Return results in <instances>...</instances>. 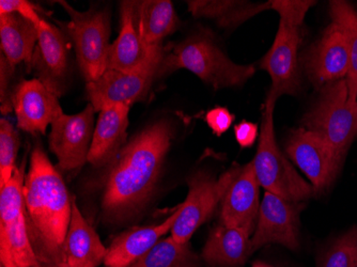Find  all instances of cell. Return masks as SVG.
Masks as SVG:
<instances>
[{
  "label": "cell",
  "instance_id": "obj_2",
  "mask_svg": "<svg viewBox=\"0 0 357 267\" xmlns=\"http://www.w3.org/2000/svg\"><path fill=\"white\" fill-rule=\"evenodd\" d=\"M25 216L32 247L42 267H66L64 243L73 199L45 152L35 146L26 174Z\"/></svg>",
  "mask_w": 357,
  "mask_h": 267
},
{
  "label": "cell",
  "instance_id": "obj_18",
  "mask_svg": "<svg viewBox=\"0 0 357 267\" xmlns=\"http://www.w3.org/2000/svg\"><path fill=\"white\" fill-rule=\"evenodd\" d=\"M182 204L163 222L155 226L133 227L116 236L107 248L106 267H132L172 231Z\"/></svg>",
  "mask_w": 357,
  "mask_h": 267
},
{
  "label": "cell",
  "instance_id": "obj_5",
  "mask_svg": "<svg viewBox=\"0 0 357 267\" xmlns=\"http://www.w3.org/2000/svg\"><path fill=\"white\" fill-rule=\"evenodd\" d=\"M302 128L326 140L344 165L357 136V103L349 100L346 78L321 88L318 98L303 118Z\"/></svg>",
  "mask_w": 357,
  "mask_h": 267
},
{
  "label": "cell",
  "instance_id": "obj_12",
  "mask_svg": "<svg viewBox=\"0 0 357 267\" xmlns=\"http://www.w3.org/2000/svg\"><path fill=\"white\" fill-rule=\"evenodd\" d=\"M300 44V28L280 22L274 42L260 63V68L272 80L266 98L278 101L282 96L298 94L301 88L298 55Z\"/></svg>",
  "mask_w": 357,
  "mask_h": 267
},
{
  "label": "cell",
  "instance_id": "obj_27",
  "mask_svg": "<svg viewBox=\"0 0 357 267\" xmlns=\"http://www.w3.org/2000/svg\"><path fill=\"white\" fill-rule=\"evenodd\" d=\"M202 260L190 248L172 236L160 240L144 258L132 267H202Z\"/></svg>",
  "mask_w": 357,
  "mask_h": 267
},
{
  "label": "cell",
  "instance_id": "obj_16",
  "mask_svg": "<svg viewBox=\"0 0 357 267\" xmlns=\"http://www.w3.org/2000/svg\"><path fill=\"white\" fill-rule=\"evenodd\" d=\"M31 69L38 79L56 96L60 98L64 93L69 73L67 40L61 30L45 20L39 25V39Z\"/></svg>",
  "mask_w": 357,
  "mask_h": 267
},
{
  "label": "cell",
  "instance_id": "obj_24",
  "mask_svg": "<svg viewBox=\"0 0 357 267\" xmlns=\"http://www.w3.org/2000/svg\"><path fill=\"white\" fill-rule=\"evenodd\" d=\"M135 21L140 38L149 47H162L163 41L174 33L178 19L169 0L136 1Z\"/></svg>",
  "mask_w": 357,
  "mask_h": 267
},
{
  "label": "cell",
  "instance_id": "obj_36",
  "mask_svg": "<svg viewBox=\"0 0 357 267\" xmlns=\"http://www.w3.org/2000/svg\"><path fill=\"white\" fill-rule=\"evenodd\" d=\"M252 267H278L268 261L258 260L252 262Z\"/></svg>",
  "mask_w": 357,
  "mask_h": 267
},
{
  "label": "cell",
  "instance_id": "obj_22",
  "mask_svg": "<svg viewBox=\"0 0 357 267\" xmlns=\"http://www.w3.org/2000/svg\"><path fill=\"white\" fill-rule=\"evenodd\" d=\"M38 39L39 26L24 19L19 14H0L1 51L14 69L22 62L31 69Z\"/></svg>",
  "mask_w": 357,
  "mask_h": 267
},
{
  "label": "cell",
  "instance_id": "obj_17",
  "mask_svg": "<svg viewBox=\"0 0 357 267\" xmlns=\"http://www.w3.org/2000/svg\"><path fill=\"white\" fill-rule=\"evenodd\" d=\"M259 188L260 184L255 174L254 165L252 162H248L241 168L220 202V222L242 229L252 236L261 204L259 201Z\"/></svg>",
  "mask_w": 357,
  "mask_h": 267
},
{
  "label": "cell",
  "instance_id": "obj_19",
  "mask_svg": "<svg viewBox=\"0 0 357 267\" xmlns=\"http://www.w3.org/2000/svg\"><path fill=\"white\" fill-rule=\"evenodd\" d=\"M130 108L116 104L99 112L88 155L92 166L100 168L109 165L126 146Z\"/></svg>",
  "mask_w": 357,
  "mask_h": 267
},
{
  "label": "cell",
  "instance_id": "obj_35",
  "mask_svg": "<svg viewBox=\"0 0 357 267\" xmlns=\"http://www.w3.org/2000/svg\"><path fill=\"white\" fill-rule=\"evenodd\" d=\"M234 137L241 148H250L258 137V126L245 120L241 121L234 126Z\"/></svg>",
  "mask_w": 357,
  "mask_h": 267
},
{
  "label": "cell",
  "instance_id": "obj_11",
  "mask_svg": "<svg viewBox=\"0 0 357 267\" xmlns=\"http://www.w3.org/2000/svg\"><path fill=\"white\" fill-rule=\"evenodd\" d=\"M136 1L120 3V31L108 49L106 70L138 72L160 68L165 47L152 48L140 38L135 21Z\"/></svg>",
  "mask_w": 357,
  "mask_h": 267
},
{
  "label": "cell",
  "instance_id": "obj_25",
  "mask_svg": "<svg viewBox=\"0 0 357 267\" xmlns=\"http://www.w3.org/2000/svg\"><path fill=\"white\" fill-rule=\"evenodd\" d=\"M0 262L1 267H42L30 241L25 213L0 226Z\"/></svg>",
  "mask_w": 357,
  "mask_h": 267
},
{
  "label": "cell",
  "instance_id": "obj_4",
  "mask_svg": "<svg viewBox=\"0 0 357 267\" xmlns=\"http://www.w3.org/2000/svg\"><path fill=\"white\" fill-rule=\"evenodd\" d=\"M276 101L266 98L258 148L255 155V174L264 190L288 201L304 204L314 196V188L296 171L278 146L274 130Z\"/></svg>",
  "mask_w": 357,
  "mask_h": 267
},
{
  "label": "cell",
  "instance_id": "obj_28",
  "mask_svg": "<svg viewBox=\"0 0 357 267\" xmlns=\"http://www.w3.org/2000/svg\"><path fill=\"white\" fill-rule=\"evenodd\" d=\"M26 160L16 167L13 176L0 192V226L11 224L25 213Z\"/></svg>",
  "mask_w": 357,
  "mask_h": 267
},
{
  "label": "cell",
  "instance_id": "obj_6",
  "mask_svg": "<svg viewBox=\"0 0 357 267\" xmlns=\"http://www.w3.org/2000/svg\"><path fill=\"white\" fill-rule=\"evenodd\" d=\"M58 3L70 16L64 31L73 42L80 72L87 84L94 82L106 71L110 46L109 13L94 9L78 11L63 0H59Z\"/></svg>",
  "mask_w": 357,
  "mask_h": 267
},
{
  "label": "cell",
  "instance_id": "obj_3",
  "mask_svg": "<svg viewBox=\"0 0 357 267\" xmlns=\"http://www.w3.org/2000/svg\"><path fill=\"white\" fill-rule=\"evenodd\" d=\"M180 69L192 72L215 90L241 87L256 73L252 64L243 66L232 61L213 37L204 31L176 44L170 51L165 48L160 77Z\"/></svg>",
  "mask_w": 357,
  "mask_h": 267
},
{
  "label": "cell",
  "instance_id": "obj_32",
  "mask_svg": "<svg viewBox=\"0 0 357 267\" xmlns=\"http://www.w3.org/2000/svg\"><path fill=\"white\" fill-rule=\"evenodd\" d=\"M15 13L28 21L39 26L42 17L38 13L35 5L27 0H1L0 1V14Z\"/></svg>",
  "mask_w": 357,
  "mask_h": 267
},
{
  "label": "cell",
  "instance_id": "obj_33",
  "mask_svg": "<svg viewBox=\"0 0 357 267\" xmlns=\"http://www.w3.org/2000/svg\"><path fill=\"white\" fill-rule=\"evenodd\" d=\"M234 121V114L226 107H215L208 110L206 114V122L211 130L220 137L231 128Z\"/></svg>",
  "mask_w": 357,
  "mask_h": 267
},
{
  "label": "cell",
  "instance_id": "obj_29",
  "mask_svg": "<svg viewBox=\"0 0 357 267\" xmlns=\"http://www.w3.org/2000/svg\"><path fill=\"white\" fill-rule=\"evenodd\" d=\"M356 229L353 226L323 247L317 257V267H357Z\"/></svg>",
  "mask_w": 357,
  "mask_h": 267
},
{
  "label": "cell",
  "instance_id": "obj_34",
  "mask_svg": "<svg viewBox=\"0 0 357 267\" xmlns=\"http://www.w3.org/2000/svg\"><path fill=\"white\" fill-rule=\"evenodd\" d=\"M1 85H0V101H1V112L3 114H9L13 110L11 103L12 91H10V82L11 76L14 72V68L6 59L5 56L1 55Z\"/></svg>",
  "mask_w": 357,
  "mask_h": 267
},
{
  "label": "cell",
  "instance_id": "obj_20",
  "mask_svg": "<svg viewBox=\"0 0 357 267\" xmlns=\"http://www.w3.org/2000/svg\"><path fill=\"white\" fill-rule=\"evenodd\" d=\"M107 248L88 224L73 199L71 224L64 243L66 267H99L105 261Z\"/></svg>",
  "mask_w": 357,
  "mask_h": 267
},
{
  "label": "cell",
  "instance_id": "obj_8",
  "mask_svg": "<svg viewBox=\"0 0 357 267\" xmlns=\"http://www.w3.org/2000/svg\"><path fill=\"white\" fill-rule=\"evenodd\" d=\"M286 154L308 178L317 197L330 190L342 168L332 146L316 132L304 128L291 132L286 142Z\"/></svg>",
  "mask_w": 357,
  "mask_h": 267
},
{
  "label": "cell",
  "instance_id": "obj_26",
  "mask_svg": "<svg viewBox=\"0 0 357 267\" xmlns=\"http://www.w3.org/2000/svg\"><path fill=\"white\" fill-rule=\"evenodd\" d=\"M330 15L344 32L350 55V69L346 80L348 84L349 100L357 103V12L351 3L344 0L330 3Z\"/></svg>",
  "mask_w": 357,
  "mask_h": 267
},
{
  "label": "cell",
  "instance_id": "obj_15",
  "mask_svg": "<svg viewBox=\"0 0 357 267\" xmlns=\"http://www.w3.org/2000/svg\"><path fill=\"white\" fill-rule=\"evenodd\" d=\"M12 107L20 130L44 135L61 114L59 96L38 78L23 80L12 90Z\"/></svg>",
  "mask_w": 357,
  "mask_h": 267
},
{
  "label": "cell",
  "instance_id": "obj_30",
  "mask_svg": "<svg viewBox=\"0 0 357 267\" xmlns=\"http://www.w3.org/2000/svg\"><path fill=\"white\" fill-rule=\"evenodd\" d=\"M19 148V132L9 120L3 118L0 120V188L13 176Z\"/></svg>",
  "mask_w": 357,
  "mask_h": 267
},
{
  "label": "cell",
  "instance_id": "obj_31",
  "mask_svg": "<svg viewBox=\"0 0 357 267\" xmlns=\"http://www.w3.org/2000/svg\"><path fill=\"white\" fill-rule=\"evenodd\" d=\"M314 5L316 1L310 0H271V10L278 12L280 22L292 27L300 28L307 12Z\"/></svg>",
  "mask_w": 357,
  "mask_h": 267
},
{
  "label": "cell",
  "instance_id": "obj_1",
  "mask_svg": "<svg viewBox=\"0 0 357 267\" xmlns=\"http://www.w3.org/2000/svg\"><path fill=\"white\" fill-rule=\"evenodd\" d=\"M174 130L168 120L144 128L110 162L101 199L105 224L132 222L149 204L160 181Z\"/></svg>",
  "mask_w": 357,
  "mask_h": 267
},
{
  "label": "cell",
  "instance_id": "obj_7",
  "mask_svg": "<svg viewBox=\"0 0 357 267\" xmlns=\"http://www.w3.org/2000/svg\"><path fill=\"white\" fill-rule=\"evenodd\" d=\"M242 167L234 165L222 176L215 178L204 171L192 174L188 178V194L170 231L178 243H190L192 234L212 216L227 190L238 176Z\"/></svg>",
  "mask_w": 357,
  "mask_h": 267
},
{
  "label": "cell",
  "instance_id": "obj_21",
  "mask_svg": "<svg viewBox=\"0 0 357 267\" xmlns=\"http://www.w3.org/2000/svg\"><path fill=\"white\" fill-rule=\"evenodd\" d=\"M250 238L242 229L220 222L202 248V263L208 267H242L252 254Z\"/></svg>",
  "mask_w": 357,
  "mask_h": 267
},
{
  "label": "cell",
  "instance_id": "obj_23",
  "mask_svg": "<svg viewBox=\"0 0 357 267\" xmlns=\"http://www.w3.org/2000/svg\"><path fill=\"white\" fill-rule=\"evenodd\" d=\"M188 11L197 19L213 21L222 29H236L254 16L271 10V1L252 3L241 0H192L186 1Z\"/></svg>",
  "mask_w": 357,
  "mask_h": 267
},
{
  "label": "cell",
  "instance_id": "obj_37",
  "mask_svg": "<svg viewBox=\"0 0 357 267\" xmlns=\"http://www.w3.org/2000/svg\"><path fill=\"white\" fill-rule=\"evenodd\" d=\"M355 243H356V254H357V229H356V240H355Z\"/></svg>",
  "mask_w": 357,
  "mask_h": 267
},
{
  "label": "cell",
  "instance_id": "obj_10",
  "mask_svg": "<svg viewBox=\"0 0 357 267\" xmlns=\"http://www.w3.org/2000/svg\"><path fill=\"white\" fill-rule=\"evenodd\" d=\"M304 204L291 202L271 192H264L258 220L250 238L252 252L278 244L292 252L300 248V215Z\"/></svg>",
  "mask_w": 357,
  "mask_h": 267
},
{
  "label": "cell",
  "instance_id": "obj_14",
  "mask_svg": "<svg viewBox=\"0 0 357 267\" xmlns=\"http://www.w3.org/2000/svg\"><path fill=\"white\" fill-rule=\"evenodd\" d=\"M302 66L307 77L319 90L347 77L350 55L344 32L337 24L332 22L322 37L303 55Z\"/></svg>",
  "mask_w": 357,
  "mask_h": 267
},
{
  "label": "cell",
  "instance_id": "obj_9",
  "mask_svg": "<svg viewBox=\"0 0 357 267\" xmlns=\"http://www.w3.org/2000/svg\"><path fill=\"white\" fill-rule=\"evenodd\" d=\"M94 114L96 110L89 103L83 112L76 114L61 112L52 123L48 144L63 171L80 169L88 162L93 137Z\"/></svg>",
  "mask_w": 357,
  "mask_h": 267
},
{
  "label": "cell",
  "instance_id": "obj_13",
  "mask_svg": "<svg viewBox=\"0 0 357 267\" xmlns=\"http://www.w3.org/2000/svg\"><path fill=\"white\" fill-rule=\"evenodd\" d=\"M158 72L160 68L138 72L106 70L98 79L88 82V100L96 112L116 104L131 107L147 98L153 82L160 78Z\"/></svg>",
  "mask_w": 357,
  "mask_h": 267
}]
</instances>
